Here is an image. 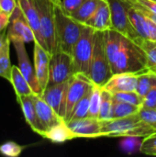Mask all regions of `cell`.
<instances>
[{
    "label": "cell",
    "instance_id": "obj_12",
    "mask_svg": "<svg viewBox=\"0 0 156 157\" xmlns=\"http://www.w3.org/2000/svg\"><path fill=\"white\" fill-rule=\"evenodd\" d=\"M15 48L16 51V55L17 58V63H18V68L24 77L27 79L29 84L30 85L33 92L36 95L40 96L42 94V90L40 86V84L38 82L36 73H35V68L32 66L28 52L25 48V42L21 40H15L11 42Z\"/></svg>",
    "mask_w": 156,
    "mask_h": 157
},
{
    "label": "cell",
    "instance_id": "obj_41",
    "mask_svg": "<svg viewBox=\"0 0 156 157\" xmlns=\"http://www.w3.org/2000/svg\"><path fill=\"white\" fill-rule=\"evenodd\" d=\"M133 1L143 5V6L151 9L152 11L156 13V1H154V0H133Z\"/></svg>",
    "mask_w": 156,
    "mask_h": 157
},
{
    "label": "cell",
    "instance_id": "obj_24",
    "mask_svg": "<svg viewBox=\"0 0 156 157\" xmlns=\"http://www.w3.org/2000/svg\"><path fill=\"white\" fill-rule=\"evenodd\" d=\"M141 106L126 103L123 101H119L113 98V104H112V118L111 119H117V118H123L127 116H131L133 114H136L140 111Z\"/></svg>",
    "mask_w": 156,
    "mask_h": 157
},
{
    "label": "cell",
    "instance_id": "obj_35",
    "mask_svg": "<svg viewBox=\"0 0 156 157\" xmlns=\"http://www.w3.org/2000/svg\"><path fill=\"white\" fill-rule=\"evenodd\" d=\"M139 115L145 123L156 131V109L141 108Z\"/></svg>",
    "mask_w": 156,
    "mask_h": 157
},
{
    "label": "cell",
    "instance_id": "obj_17",
    "mask_svg": "<svg viewBox=\"0 0 156 157\" xmlns=\"http://www.w3.org/2000/svg\"><path fill=\"white\" fill-rule=\"evenodd\" d=\"M140 74L120 73L113 75L103 86L111 94L127 91H136L138 75Z\"/></svg>",
    "mask_w": 156,
    "mask_h": 157
},
{
    "label": "cell",
    "instance_id": "obj_42",
    "mask_svg": "<svg viewBox=\"0 0 156 157\" xmlns=\"http://www.w3.org/2000/svg\"><path fill=\"white\" fill-rule=\"evenodd\" d=\"M53 3H60L61 2V0H51Z\"/></svg>",
    "mask_w": 156,
    "mask_h": 157
},
{
    "label": "cell",
    "instance_id": "obj_28",
    "mask_svg": "<svg viewBox=\"0 0 156 157\" xmlns=\"http://www.w3.org/2000/svg\"><path fill=\"white\" fill-rule=\"evenodd\" d=\"M10 44L9 42L3 52L0 53V77H3L10 82L11 79V72H12V65L10 63Z\"/></svg>",
    "mask_w": 156,
    "mask_h": 157
},
{
    "label": "cell",
    "instance_id": "obj_10",
    "mask_svg": "<svg viewBox=\"0 0 156 157\" xmlns=\"http://www.w3.org/2000/svg\"><path fill=\"white\" fill-rule=\"evenodd\" d=\"M69 82L70 80L63 83L48 86L40 95V97L64 121L66 115V103Z\"/></svg>",
    "mask_w": 156,
    "mask_h": 157
},
{
    "label": "cell",
    "instance_id": "obj_3",
    "mask_svg": "<svg viewBox=\"0 0 156 157\" xmlns=\"http://www.w3.org/2000/svg\"><path fill=\"white\" fill-rule=\"evenodd\" d=\"M54 12L58 50L72 55L74 46L80 38L85 24L78 22L72 16L66 14L60 3H54Z\"/></svg>",
    "mask_w": 156,
    "mask_h": 157
},
{
    "label": "cell",
    "instance_id": "obj_45",
    "mask_svg": "<svg viewBox=\"0 0 156 157\" xmlns=\"http://www.w3.org/2000/svg\"><path fill=\"white\" fill-rule=\"evenodd\" d=\"M155 43H156V41H155Z\"/></svg>",
    "mask_w": 156,
    "mask_h": 157
},
{
    "label": "cell",
    "instance_id": "obj_37",
    "mask_svg": "<svg viewBox=\"0 0 156 157\" xmlns=\"http://www.w3.org/2000/svg\"><path fill=\"white\" fill-rule=\"evenodd\" d=\"M142 108L147 109H156V81L152 86L149 92L143 98V102Z\"/></svg>",
    "mask_w": 156,
    "mask_h": 157
},
{
    "label": "cell",
    "instance_id": "obj_27",
    "mask_svg": "<svg viewBox=\"0 0 156 157\" xmlns=\"http://www.w3.org/2000/svg\"><path fill=\"white\" fill-rule=\"evenodd\" d=\"M156 81V74L153 72H146L143 74H140L138 75L137 80V87L136 92L143 98L146 94L151 89L152 86Z\"/></svg>",
    "mask_w": 156,
    "mask_h": 157
},
{
    "label": "cell",
    "instance_id": "obj_32",
    "mask_svg": "<svg viewBox=\"0 0 156 157\" xmlns=\"http://www.w3.org/2000/svg\"><path fill=\"white\" fill-rule=\"evenodd\" d=\"M113 98L119 101H123L126 103L141 106L143 105V98L136 91H127V92H119L112 94Z\"/></svg>",
    "mask_w": 156,
    "mask_h": 157
},
{
    "label": "cell",
    "instance_id": "obj_31",
    "mask_svg": "<svg viewBox=\"0 0 156 157\" xmlns=\"http://www.w3.org/2000/svg\"><path fill=\"white\" fill-rule=\"evenodd\" d=\"M141 47L146 52L149 71L156 74V43L151 40H143Z\"/></svg>",
    "mask_w": 156,
    "mask_h": 157
},
{
    "label": "cell",
    "instance_id": "obj_23",
    "mask_svg": "<svg viewBox=\"0 0 156 157\" xmlns=\"http://www.w3.org/2000/svg\"><path fill=\"white\" fill-rule=\"evenodd\" d=\"M100 0H86L85 3L75 11L73 15H71L75 20L82 24H86V22L92 17L97 8Z\"/></svg>",
    "mask_w": 156,
    "mask_h": 157
},
{
    "label": "cell",
    "instance_id": "obj_44",
    "mask_svg": "<svg viewBox=\"0 0 156 157\" xmlns=\"http://www.w3.org/2000/svg\"><path fill=\"white\" fill-rule=\"evenodd\" d=\"M154 1H156V0H154Z\"/></svg>",
    "mask_w": 156,
    "mask_h": 157
},
{
    "label": "cell",
    "instance_id": "obj_15",
    "mask_svg": "<svg viewBox=\"0 0 156 157\" xmlns=\"http://www.w3.org/2000/svg\"><path fill=\"white\" fill-rule=\"evenodd\" d=\"M34 104L37 112V117L43 130V133L49 129H51V127L64 121L54 111V109L40 96L34 94Z\"/></svg>",
    "mask_w": 156,
    "mask_h": 157
},
{
    "label": "cell",
    "instance_id": "obj_26",
    "mask_svg": "<svg viewBox=\"0 0 156 157\" xmlns=\"http://www.w3.org/2000/svg\"><path fill=\"white\" fill-rule=\"evenodd\" d=\"M112 104H113V96L112 94L102 87L101 90V102H100V110L98 120L105 121L112 118Z\"/></svg>",
    "mask_w": 156,
    "mask_h": 157
},
{
    "label": "cell",
    "instance_id": "obj_2",
    "mask_svg": "<svg viewBox=\"0 0 156 157\" xmlns=\"http://www.w3.org/2000/svg\"><path fill=\"white\" fill-rule=\"evenodd\" d=\"M149 72L146 52L131 39L122 36L120 50L117 61L112 67V73L143 74Z\"/></svg>",
    "mask_w": 156,
    "mask_h": 157
},
{
    "label": "cell",
    "instance_id": "obj_9",
    "mask_svg": "<svg viewBox=\"0 0 156 157\" xmlns=\"http://www.w3.org/2000/svg\"><path fill=\"white\" fill-rule=\"evenodd\" d=\"M94 83L91 79L85 74L76 73L69 82L68 92H67V103H66V115H65V121L67 122L70 117V114L77 104V102L83 98L88 91H90L93 86Z\"/></svg>",
    "mask_w": 156,
    "mask_h": 157
},
{
    "label": "cell",
    "instance_id": "obj_30",
    "mask_svg": "<svg viewBox=\"0 0 156 157\" xmlns=\"http://www.w3.org/2000/svg\"><path fill=\"white\" fill-rule=\"evenodd\" d=\"M143 138L136 136H126L123 137V140L120 142V148L123 152L127 154H135L140 152L142 143Z\"/></svg>",
    "mask_w": 156,
    "mask_h": 157
},
{
    "label": "cell",
    "instance_id": "obj_21",
    "mask_svg": "<svg viewBox=\"0 0 156 157\" xmlns=\"http://www.w3.org/2000/svg\"><path fill=\"white\" fill-rule=\"evenodd\" d=\"M128 14L131 24L134 29L141 36V38L144 40H149V29L147 24L146 17L140 12L133 5H131L128 0Z\"/></svg>",
    "mask_w": 156,
    "mask_h": 157
},
{
    "label": "cell",
    "instance_id": "obj_6",
    "mask_svg": "<svg viewBox=\"0 0 156 157\" xmlns=\"http://www.w3.org/2000/svg\"><path fill=\"white\" fill-rule=\"evenodd\" d=\"M40 21V29L45 41L46 50L51 55L58 51L54 3L51 0H33Z\"/></svg>",
    "mask_w": 156,
    "mask_h": 157
},
{
    "label": "cell",
    "instance_id": "obj_13",
    "mask_svg": "<svg viewBox=\"0 0 156 157\" xmlns=\"http://www.w3.org/2000/svg\"><path fill=\"white\" fill-rule=\"evenodd\" d=\"M33 59L34 68L38 82L42 92L48 86L49 82V72H50V59L51 54L46 49H44L38 41L34 40Z\"/></svg>",
    "mask_w": 156,
    "mask_h": 157
},
{
    "label": "cell",
    "instance_id": "obj_4",
    "mask_svg": "<svg viewBox=\"0 0 156 157\" xmlns=\"http://www.w3.org/2000/svg\"><path fill=\"white\" fill-rule=\"evenodd\" d=\"M113 75L105 45L104 31L96 30L94 51L88 77L98 86L103 87Z\"/></svg>",
    "mask_w": 156,
    "mask_h": 157
},
{
    "label": "cell",
    "instance_id": "obj_11",
    "mask_svg": "<svg viewBox=\"0 0 156 157\" xmlns=\"http://www.w3.org/2000/svg\"><path fill=\"white\" fill-rule=\"evenodd\" d=\"M6 33L11 42L15 40H21L26 43L36 40L34 32L25 20L18 5L11 16L10 23L6 29Z\"/></svg>",
    "mask_w": 156,
    "mask_h": 157
},
{
    "label": "cell",
    "instance_id": "obj_40",
    "mask_svg": "<svg viewBox=\"0 0 156 157\" xmlns=\"http://www.w3.org/2000/svg\"><path fill=\"white\" fill-rule=\"evenodd\" d=\"M9 42H11V41L7 37L6 29H4V30L0 31V53L3 52V50L6 48V46Z\"/></svg>",
    "mask_w": 156,
    "mask_h": 157
},
{
    "label": "cell",
    "instance_id": "obj_1",
    "mask_svg": "<svg viewBox=\"0 0 156 157\" xmlns=\"http://www.w3.org/2000/svg\"><path fill=\"white\" fill-rule=\"evenodd\" d=\"M102 137L136 136L145 138L156 132L154 129L145 123L139 112L131 116L100 121Z\"/></svg>",
    "mask_w": 156,
    "mask_h": 157
},
{
    "label": "cell",
    "instance_id": "obj_18",
    "mask_svg": "<svg viewBox=\"0 0 156 157\" xmlns=\"http://www.w3.org/2000/svg\"><path fill=\"white\" fill-rule=\"evenodd\" d=\"M17 101L19 104L26 122L37 134L42 136L43 130L39 122L34 104V94L27 96H17Z\"/></svg>",
    "mask_w": 156,
    "mask_h": 157
},
{
    "label": "cell",
    "instance_id": "obj_29",
    "mask_svg": "<svg viewBox=\"0 0 156 157\" xmlns=\"http://www.w3.org/2000/svg\"><path fill=\"white\" fill-rule=\"evenodd\" d=\"M101 90H102L101 86L94 85L91 98H90L88 117L98 119L99 110H100V102H101Z\"/></svg>",
    "mask_w": 156,
    "mask_h": 157
},
{
    "label": "cell",
    "instance_id": "obj_43",
    "mask_svg": "<svg viewBox=\"0 0 156 157\" xmlns=\"http://www.w3.org/2000/svg\"><path fill=\"white\" fill-rule=\"evenodd\" d=\"M153 155H155V156H156V152H154V153L153 154Z\"/></svg>",
    "mask_w": 156,
    "mask_h": 157
},
{
    "label": "cell",
    "instance_id": "obj_36",
    "mask_svg": "<svg viewBox=\"0 0 156 157\" xmlns=\"http://www.w3.org/2000/svg\"><path fill=\"white\" fill-rule=\"evenodd\" d=\"M85 1L86 0H61L60 5L63 10L71 16L78 10V8L85 3Z\"/></svg>",
    "mask_w": 156,
    "mask_h": 157
},
{
    "label": "cell",
    "instance_id": "obj_22",
    "mask_svg": "<svg viewBox=\"0 0 156 157\" xmlns=\"http://www.w3.org/2000/svg\"><path fill=\"white\" fill-rule=\"evenodd\" d=\"M10 83L15 90L16 97L17 96H27V95H32L35 94L27 81V79L24 77L22 73L20 72L18 66L12 65V72H11V79Z\"/></svg>",
    "mask_w": 156,
    "mask_h": 157
},
{
    "label": "cell",
    "instance_id": "obj_38",
    "mask_svg": "<svg viewBox=\"0 0 156 157\" xmlns=\"http://www.w3.org/2000/svg\"><path fill=\"white\" fill-rule=\"evenodd\" d=\"M17 6V0H0V11L8 16H12Z\"/></svg>",
    "mask_w": 156,
    "mask_h": 157
},
{
    "label": "cell",
    "instance_id": "obj_20",
    "mask_svg": "<svg viewBox=\"0 0 156 157\" xmlns=\"http://www.w3.org/2000/svg\"><path fill=\"white\" fill-rule=\"evenodd\" d=\"M43 138L50 140L52 143L55 144H62L65 143L67 141H71L75 137L74 132L70 130V128L67 125V122L65 121L60 122L59 124L51 127L48 131H46L43 135Z\"/></svg>",
    "mask_w": 156,
    "mask_h": 157
},
{
    "label": "cell",
    "instance_id": "obj_8",
    "mask_svg": "<svg viewBox=\"0 0 156 157\" xmlns=\"http://www.w3.org/2000/svg\"><path fill=\"white\" fill-rule=\"evenodd\" d=\"M74 75L75 70L71 54L58 50L51 55L48 86L69 81Z\"/></svg>",
    "mask_w": 156,
    "mask_h": 157
},
{
    "label": "cell",
    "instance_id": "obj_25",
    "mask_svg": "<svg viewBox=\"0 0 156 157\" xmlns=\"http://www.w3.org/2000/svg\"><path fill=\"white\" fill-rule=\"evenodd\" d=\"M92 90H93V88L90 91H88L87 94L77 102V104L74 106V108L73 109V110L70 114L68 121L88 117V110H89V104H90Z\"/></svg>",
    "mask_w": 156,
    "mask_h": 157
},
{
    "label": "cell",
    "instance_id": "obj_5",
    "mask_svg": "<svg viewBox=\"0 0 156 157\" xmlns=\"http://www.w3.org/2000/svg\"><path fill=\"white\" fill-rule=\"evenodd\" d=\"M96 29L85 25L80 38L74 46L72 57L76 73H82L88 76L94 51Z\"/></svg>",
    "mask_w": 156,
    "mask_h": 157
},
{
    "label": "cell",
    "instance_id": "obj_19",
    "mask_svg": "<svg viewBox=\"0 0 156 157\" xmlns=\"http://www.w3.org/2000/svg\"><path fill=\"white\" fill-rule=\"evenodd\" d=\"M85 25H87L99 31H106L112 29L111 11L108 0H100V3L95 13L86 22Z\"/></svg>",
    "mask_w": 156,
    "mask_h": 157
},
{
    "label": "cell",
    "instance_id": "obj_33",
    "mask_svg": "<svg viewBox=\"0 0 156 157\" xmlns=\"http://www.w3.org/2000/svg\"><path fill=\"white\" fill-rule=\"evenodd\" d=\"M24 147L17 144L15 142H6L0 144V154L2 155L8 157H17L19 156L23 151Z\"/></svg>",
    "mask_w": 156,
    "mask_h": 157
},
{
    "label": "cell",
    "instance_id": "obj_16",
    "mask_svg": "<svg viewBox=\"0 0 156 157\" xmlns=\"http://www.w3.org/2000/svg\"><path fill=\"white\" fill-rule=\"evenodd\" d=\"M17 5L23 14L25 20L28 22L29 27L34 32L36 41H38L44 49H46L45 41L43 40L41 29H40V21L38 10L34 5L33 0H17Z\"/></svg>",
    "mask_w": 156,
    "mask_h": 157
},
{
    "label": "cell",
    "instance_id": "obj_34",
    "mask_svg": "<svg viewBox=\"0 0 156 157\" xmlns=\"http://www.w3.org/2000/svg\"><path fill=\"white\" fill-rule=\"evenodd\" d=\"M140 152L148 155H153L156 152V132L143 138Z\"/></svg>",
    "mask_w": 156,
    "mask_h": 157
},
{
    "label": "cell",
    "instance_id": "obj_7",
    "mask_svg": "<svg viewBox=\"0 0 156 157\" xmlns=\"http://www.w3.org/2000/svg\"><path fill=\"white\" fill-rule=\"evenodd\" d=\"M108 2L111 11L112 29L141 46L144 40L141 38L130 20L127 0H108Z\"/></svg>",
    "mask_w": 156,
    "mask_h": 157
},
{
    "label": "cell",
    "instance_id": "obj_14",
    "mask_svg": "<svg viewBox=\"0 0 156 157\" xmlns=\"http://www.w3.org/2000/svg\"><path fill=\"white\" fill-rule=\"evenodd\" d=\"M67 125L76 138L102 137L101 122L98 119L86 117L67 121Z\"/></svg>",
    "mask_w": 156,
    "mask_h": 157
},
{
    "label": "cell",
    "instance_id": "obj_39",
    "mask_svg": "<svg viewBox=\"0 0 156 157\" xmlns=\"http://www.w3.org/2000/svg\"><path fill=\"white\" fill-rule=\"evenodd\" d=\"M10 18H11L10 16L0 11V31L7 29V27L10 23Z\"/></svg>",
    "mask_w": 156,
    "mask_h": 157
}]
</instances>
